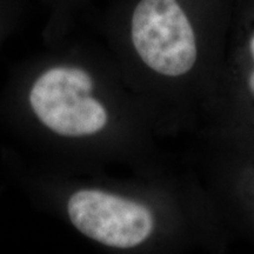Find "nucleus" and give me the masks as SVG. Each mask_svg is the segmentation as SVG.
I'll return each instance as SVG.
<instances>
[{
    "label": "nucleus",
    "mask_w": 254,
    "mask_h": 254,
    "mask_svg": "<svg viewBox=\"0 0 254 254\" xmlns=\"http://www.w3.org/2000/svg\"><path fill=\"white\" fill-rule=\"evenodd\" d=\"M129 52L147 78L158 125L194 135L211 109L226 51L204 37L184 0H136L127 15Z\"/></svg>",
    "instance_id": "f257e3e1"
},
{
    "label": "nucleus",
    "mask_w": 254,
    "mask_h": 254,
    "mask_svg": "<svg viewBox=\"0 0 254 254\" xmlns=\"http://www.w3.org/2000/svg\"><path fill=\"white\" fill-rule=\"evenodd\" d=\"M68 217L84 236L114 250L158 244L178 254L220 253L232 237L199 177L189 167L159 183L150 198L86 189L68 200Z\"/></svg>",
    "instance_id": "f03ea898"
},
{
    "label": "nucleus",
    "mask_w": 254,
    "mask_h": 254,
    "mask_svg": "<svg viewBox=\"0 0 254 254\" xmlns=\"http://www.w3.org/2000/svg\"><path fill=\"white\" fill-rule=\"evenodd\" d=\"M189 167L207 190L232 239L254 245V127L201 128Z\"/></svg>",
    "instance_id": "7ed1b4c3"
},
{
    "label": "nucleus",
    "mask_w": 254,
    "mask_h": 254,
    "mask_svg": "<svg viewBox=\"0 0 254 254\" xmlns=\"http://www.w3.org/2000/svg\"><path fill=\"white\" fill-rule=\"evenodd\" d=\"M94 79L85 69L58 66L32 86L30 104L38 119L66 136L95 135L109 128L110 109L93 95Z\"/></svg>",
    "instance_id": "20e7f679"
},
{
    "label": "nucleus",
    "mask_w": 254,
    "mask_h": 254,
    "mask_svg": "<svg viewBox=\"0 0 254 254\" xmlns=\"http://www.w3.org/2000/svg\"><path fill=\"white\" fill-rule=\"evenodd\" d=\"M231 52L225 53L220 79L202 128L254 127V15Z\"/></svg>",
    "instance_id": "39448f33"
}]
</instances>
